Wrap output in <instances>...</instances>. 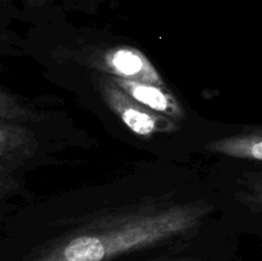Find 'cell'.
<instances>
[{
  "label": "cell",
  "instance_id": "obj_6",
  "mask_svg": "<svg viewBox=\"0 0 262 261\" xmlns=\"http://www.w3.org/2000/svg\"><path fill=\"white\" fill-rule=\"evenodd\" d=\"M207 150L229 158L262 161V128L217 138L207 145Z\"/></svg>",
  "mask_w": 262,
  "mask_h": 261
},
{
  "label": "cell",
  "instance_id": "obj_9",
  "mask_svg": "<svg viewBox=\"0 0 262 261\" xmlns=\"http://www.w3.org/2000/svg\"><path fill=\"white\" fill-rule=\"evenodd\" d=\"M159 261H199L193 257H177V258H169V260H159Z\"/></svg>",
  "mask_w": 262,
  "mask_h": 261
},
{
  "label": "cell",
  "instance_id": "obj_3",
  "mask_svg": "<svg viewBox=\"0 0 262 261\" xmlns=\"http://www.w3.org/2000/svg\"><path fill=\"white\" fill-rule=\"evenodd\" d=\"M92 68L114 78L132 79L165 86L150 59L132 46H113L90 58Z\"/></svg>",
  "mask_w": 262,
  "mask_h": 261
},
{
  "label": "cell",
  "instance_id": "obj_1",
  "mask_svg": "<svg viewBox=\"0 0 262 261\" xmlns=\"http://www.w3.org/2000/svg\"><path fill=\"white\" fill-rule=\"evenodd\" d=\"M214 211L209 201L152 197L86 215L22 261H110L194 233Z\"/></svg>",
  "mask_w": 262,
  "mask_h": 261
},
{
  "label": "cell",
  "instance_id": "obj_8",
  "mask_svg": "<svg viewBox=\"0 0 262 261\" xmlns=\"http://www.w3.org/2000/svg\"><path fill=\"white\" fill-rule=\"evenodd\" d=\"M243 194L246 204L262 210V170L246 178L243 182Z\"/></svg>",
  "mask_w": 262,
  "mask_h": 261
},
{
  "label": "cell",
  "instance_id": "obj_2",
  "mask_svg": "<svg viewBox=\"0 0 262 261\" xmlns=\"http://www.w3.org/2000/svg\"><path fill=\"white\" fill-rule=\"evenodd\" d=\"M99 89L107 106L135 135L151 137L155 135L173 133L178 129L176 119L143 106L123 91L110 76L104 74L100 77Z\"/></svg>",
  "mask_w": 262,
  "mask_h": 261
},
{
  "label": "cell",
  "instance_id": "obj_4",
  "mask_svg": "<svg viewBox=\"0 0 262 261\" xmlns=\"http://www.w3.org/2000/svg\"><path fill=\"white\" fill-rule=\"evenodd\" d=\"M115 83L127 92L129 96L137 100L143 106L150 110L166 115L169 118L178 120L184 117V110L177 97L166 89L165 86L147 83V82L132 81V79L114 78Z\"/></svg>",
  "mask_w": 262,
  "mask_h": 261
},
{
  "label": "cell",
  "instance_id": "obj_7",
  "mask_svg": "<svg viewBox=\"0 0 262 261\" xmlns=\"http://www.w3.org/2000/svg\"><path fill=\"white\" fill-rule=\"evenodd\" d=\"M36 118L37 117L30 109L23 106L13 95L3 90L0 96V119L3 122H28Z\"/></svg>",
  "mask_w": 262,
  "mask_h": 261
},
{
  "label": "cell",
  "instance_id": "obj_5",
  "mask_svg": "<svg viewBox=\"0 0 262 261\" xmlns=\"http://www.w3.org/2000/svg\"><path fill=\"white\" fill-rule=\"evenodd\" d=\"M37 141L31 129L22 124L3 122L0 127V160L3 174L12 170L35 154Z\"/></svg>",
  "mask_w": 262,
  "mask_h": 261
}]
</instances>
